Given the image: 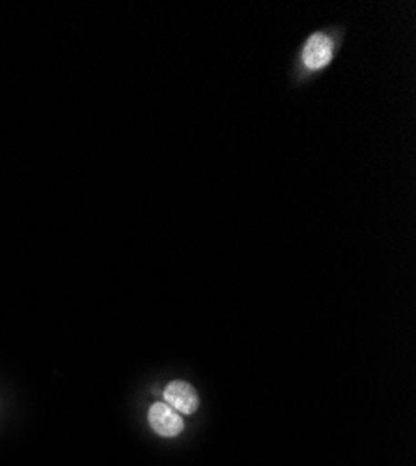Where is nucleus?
Listing matches in <instances>:
<instances>
[{
  "label": "nucleus",
  "mask_w": 416,
  "mask_h": 466,
  "mask_svg": "<svg viewBox=\"0 0 416 466\" xmlns=\"http://www.w3.org/2000/svg\"><path fill=\"white\" fill-rule=\"evenodd\" d=\"M147 421L157 435L161 437H178L183 431V420L181 414L176 412L167 403H154L149 407Z\"/></svg>",
  "instance_id": "1"
},
{
  "label": "nucleus",
  "mask_w": 416,
  "mask_h": 466,
  "mask_svg": "<svg viewBox=\"0 0 416 466\" xmlns=\"http://www.w3.org/2000/svg\"><path fill=\"white\" fill-rule=\"evenodd\" d=\"M163 396H165V403L179 414H195L200 405V400H198V394L195 388L183 380L170 382L165 388Z\"/></svg>",
  "instance_id": "2"
},
{
  "label": "nucleus",
  "mask_w": 416,
  "mask_h": 466,
  "mask_svg": "<svg viewBox=\"0 0 416 466\" xmlns=\"http://www.w3.org/2000/svg\"><path fill=\"white\" fill-rule=\"evenodd\" d=\"M307 67L323 69L332 60V42L325 34H312L302 53Z\"/></svg>",
  "instance_id": "3"
}]
</instances>
